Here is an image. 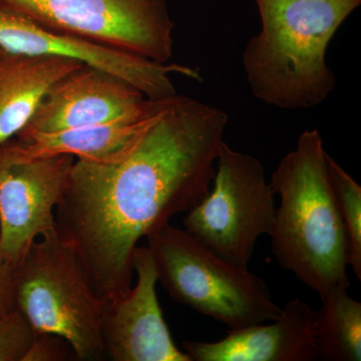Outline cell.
Listing matches in <instances>:
<instances>
[{
    "label": "cell",
    "instance_id": "cell-1",
    "mask_svg": "<svg viewBox=\"0 0 361 361\" xmlns=\"http://www.w3.org/2000/svg\"><path fill=\"white\" fill-rule=\"evenodd\" d=\"M228 122L224 111L176 94L156 99L120 160L73 161L54 211L56 230L99 298L128 293L140 240L205 198Z\"/></svg>",
    "mask_w": 361,
    "mask_h": 361
},
{
    "label": "cell",
    "instance_id": "cell-2",
    "mask_svg": "<svg viewBox=\"0 0 361 361\" xmlns=\"http://www.w3.org/2000/svg\"><path fill=\"white\" fill-rule=\"evenodd\" d=\"M317 130H305L270 184L279 195L270 233L278 264L322 297L349 288L348 243Z\"/></svg>",
    "mask_w": 361,
    "mask_h": 361
},
{
    "label": "cell",
    "instance_id": "cell-3",
    "mask_svg": "<svg viewBox=\"0 0 361 361\" xmlns=\"http://www.w3.org/2000/svg\"><path fill=\"white\" fill-rule=\"evenodd\" d=\"M260 32L243 54L254 96L283 110L319 106L334 92L330 40L361 0H255Z\"/></svg>",
    "mask_w": 361,
    "mask_h": 361
},
{
    "label": "cell",
    "instance_id": "cell-4",
    "mask_svg": "<svg viewBox=\"0 0 361 361\" xmlns=\"http://www.w3.org/2000/svg\"><path fill=\"white\" fill-rule=\"evenodd\" d=\"M146 238L159 281L177 302L230 330L279 315L281 308L262 278L216 255L186 230L168 223Z\"/></svg>",
    "mask_w": 361,
    "mask_h": 361
},
{
    "label": "cell",
    "instance_id": "cell-5",
    "mask_svg": "<svg viewBox=\"0 0 361 361\" xmlns=\"http://www.w3.org/2000/svg\"><path fill=\"white\" fill-rule=\"evenodd\" d=\"M14 280L16 307L35 332L61 336L78 360H106L102 326L106 302L56 230L35 241L14 268Z\"/></svg>",
    "mask_w": 361,
    "mask_h": 361
},
{
    "label": "cell",
    "instance_id": "cell-6",
    "mask_svg": "<svg viewBox=\"0 0 361 361\" xmlns=\"http://www.w3.org/2000/svg\"><path fill=\"white\" fill-rule=\"evenodd\" d=\"M275 195L262 163L223 142L210 191L188 211L184 229L227 262L248 268L258 239L272 231Z\"/></svg>",
    "mask_w": 361,
    "mask_h": 361
},
{
    "label": "cell",
    "instance_id": "cell-7",
    "mask_svg": "<svg viewBox=\"0 0 361 361\" xmlns=\"http://www.w3.org/2000/svg\"><path fill=\"white\" fill-rule=\"evenodd\" d=\"M39 25L75 39L166 63L175 23L167 0H0Z\"/></svg>",
    "mask_w": 361,
    "mask_h": 361
},
{
    "label": "cell",
    "instance_id": "cell-8",
    "mask_svg": "<svg viewBox=\"0 0 361 361\" xmlns=\"http://www.w3.org/2000/svg\"><path fill=\"white\" fill-rule=\"evenodd\" d=\"M75 157L21 159L0 144V259L16 267L37 236L56 230L54 211Z\"/></svg>",
    "mask_w": 361,
    "mask_h": 361
},
{
    "label": "cell",
    "instance_id": "cell-9",
    "mask_svg": "<svg viewBox=\"0 0 361 361\" xmlns=\"http://www.w3.org/2000/svg\"><path fill=\"white\" fill-rule=\"evenodd\" d=\"M0 49L28 56L77 59L122 78L152 99L177 94L172 73L201 80L189 66L166 65L49 30L0 2Z\"/></svg>",
    "mask_w": 361,
    "mask_h": 361
},
{
    "label": "cell",
    "instance_id": "cell-10",
    "mask_svg": "<svg viewBox=\"0 0 361 361\" xmlns=\"http://www.w3.org/2000/svg\"><path fill=\"white\" fill-rule=\"evenodd\" d=\"M137 276L128 293L106 302L102 336L106 358L113 361H192L177 348L164 319L156 286L158 272L148 246L133 257Z\"/></svg>",
    "mask_w": 361,
    "mask_h": 361
},
{
    "label": "cell",
    "instance_id": "cell-11",
    "mask_svg": "<svg viewBox=\"0 0 361 361\" xmlns=\"http://www.w3.org/2000/svg\"><path fill=\"white\" fill-rule=\"evenodd\" d=\"M149 99L122 78L84 65L47 90L30 122L18 135L137 118L148 109Z\"/></svg>",
    "mask_w": 361,
    "mask_h": 361
},
{
    "label": "cell",
    "instance_id": "cell-12",
    "mask_svg": "<svg viewBox=\"0 0 361 361\" xmlns=\"http://www.w3.org/2000/svg\"><path fill=\"white\" fill-rule=\"evenodd\" d=\"M317 311L295 298L281 308L268 324L258 323L229 330L217 341L183 342L192 361H314Z\"/></svg>",
    "mask_w": 361,
    "mask_h": 361
},
{
    "label": "cell",
    "instance_id": "cell-13",
    "mask_svg": "<svg viewBox=\"0 0 361 361\" xmlns=\"http://www.w3.org/2000/svg\"><path fill=\"white\" fill-rule=\"evenodd\" d=\"M84 65L73 59L0 49V144L20 134L52 85Z\"/></svg>",
    "mask_w": 361,
    "mask_h": 361
},
{
    "label": "cell",
    "instance_id": "cell-14",
    "mask_svg": "<svg viewBox=\"0 0 361 361\" xmlns=\"http://www.w3.org/2000/svg\"><path fill=\"white\" fill-rule=\"evenodd\" d=\"M154 106L155 99H151L144 115L137 118L59 132L18 135L11 139V147L20 158L28 160L71 155L97 163H114L132 148L148 123Z\"/></svg>",
    "mask_w": 361,
    "mask_h": 361
},
{
    "label": "cell",
    "instance_id": "cell-15",
    "mask_svg": "<svg viewBox=\"0 0 361 361\" xmlns=\"http://www.w3.org/2000/svg\"><path fill=\"white\" fill-rule=\"evenodd\" d=\"M338 288L322 297L315 341L319 360H361V303Z\"/></svg>",
    "mask_w": 361,
    "mask_h": 361
},
{
    "label": "cell",
    "instance_id": "cell-16",
    "mask_svg": "<svg viewBox=\"0 0 361 361\" xmlns=\"http://www.w3.org/2000/svg\"><path fill=\"white\" fill-rule=\"evenodd\" d=\"M330 183L336 196L348 243V266L361 279V187L327 154Z\"/></svg>",
    "mask_w": 361,
    "mask_h": 361
},
{
    "label": "cell",
    "instance_id": "cell-17",
    "mask_svg": "<svg viewBox=\"0 0 361 361\" xmlns=\"http://www.w3.org/2000/svg\"><path fill=\"white\" fill-rule=\"evenodd\" d=\"M35 334L20 310L0 313V361H23Z\"/></svg>",
    "mask_w": 361,
    "mask_h": 361
},
{
    "label": "cell",
    "instance_id": "cell-18",
    "mask_svg": "<svg viewBox=\"0 0 361 361\" xmlns=\"http://www.w3.org/2000/svg\"><path fill=\"white\" fill-rule=\"evenodd\" d=\"M70 344L56 334L35 332L23 361H61L68 355Z\"/></svg>",
    "mask_w": 361,
    "mask_h": 361
},
{
    "label": "cell",
    "instance_id": "cell-19",
    "mask_svg": "<svg viewBox=\"0 0 361 361\" xmlns=\"http://www.w3.org/2000/svg\"><path fill=\"white\" fill-rule=\"evenodd\" d=\"M14 268L0 259V313L18 310Z\"/></svg>",
    "mask_w": 361,
    "mask_h": 361
}]
</instances>
